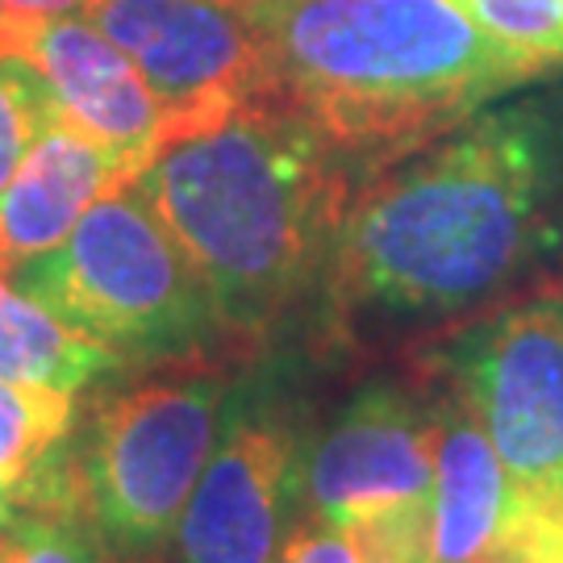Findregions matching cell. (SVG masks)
I'll return each mask as SVG.
<instances>
[{"instance_id":"obj_1","label":"cell","mask_w":563,"mask_h":563,"mask_svg":"<svg viewBox=\"0 0 563 563\" xmlns=\"http://www.w3.org/2000/svg\"><path fill=\"white\" fill-rule=\"evenodd\" d=\"M563 192V101L501 97L360 180L322 301L330 322L451 318L539 260Z\"/></svg>"},{"instance_id":"obj_2","label":"cell","mask_w":563,"mask_h":563,"mask_svg":"<svg viewBox=\"0 0 563 563\" xmlns=\"http://www.w3.org/2000/svg\"><path fill=\"white\" fill-rule=\"evenodd\" d=\"M360 180V167L280 97L167 139L134 176L239 355L322 297Z\"/></svg>"},{"instance_id":"obj_3","label":"cell","mask_w":563,"mask_h":563,"mask_svg":"<svg viewBox=\"0 0 563 563\" xmlns=\"http://www.w3.org/2000/svg\"><path fill=\"white\" fill-rule=\"evenodd\" d=\"M272 97L309 118L346 159L380 172L484 104L551 80L460 0H242Z\"/></svg>"},{"instance_id":"obj_4","label":"cell","mask_w":563,"mask_h":563,"mask_svg":"<svg viewBox=\"0 0 563 563\" xmlns=\"http://www.w3.org/2000/svg\"><path fill=\"white\" fill-rule=\"evenodd\" d=\"M9 280L121 367H188L225 346L205 284L134 180Z\"/></svg>"},{"instance_id":"obj_5","label":"cell","mask_w":563,"mask_h":563,"mask_svg":"<svg viewBox=\"0 0 563 563\" xmlns=\"http://www.w3.org/2000/svg\"><path fill=\"white\" fill-rule=\"evenodd\" d=\"M230 380L209 363L159 367L101 393L67 463L104 563H163L222 434Z\"/></svg>"},{"instance_id":"obj_6","label":"cell","mask_w":563,"mask_h":563,"mask_svg":"<svg viewBox=\"0 0 563 563\" xmlns=\"http://www.w3.org/2000/svg\"><path fill=\"white\" fill-rule=\"evenodd\" d=\"M476 418L518 497L563 518V301L501 305L463 325L430 363Z\"/></svg>"},{"instance_id":"obj_7","label":"cell","mask_w":563,"mask_h":563,"mask_svg":"<svg viewBox=\"0 0 563 563\" xmlns=\"http://www.w3.org/2000/svg\"><path fill=\"white\" fill-rule=\"evenodd\" d=\"M80 13L151 84L167 113V139L272 97L242 0H88Z\"/></svg>"},{"instance_id":"obj_8","label":"cell","mask_w":563,"mask_h":563,"mask_svg":"<svg viewBox=\"0 0 563 563\" xmlns=\"http://www.w3.org/2000/svg\"><path fill=\"white\" fill-rule=\"evenodd\" d=\"M301 505V434L276 401L230 397L176 526V563H276Z\"/></svg>"},{"instance_id":"obj_9","label":"cell","mask_w":563,"mask_h":563,"mask_svg":"<svg viewBox=\"0 0 563 563\" xmlns=\"http://www.w3.org/2000/svg\"><path fill=\"white\" fill-rule=\"evenodd\" d=\"M430 405L405 384L367 380L301 451V505L334 526L430 505Z\"/></svg>"},{"instance_id":"obj_10","label":"cell","mask_w":563,"mask_h":563,"mask_svg":"<svg viewBox=\"0 0 563 563\" xmlns=\"http://www.w3.org/2000/svg\"><path fill=\"white\" fill-rule=\"evenodd\" d=\"M0 51H18L42 76L59 118L113 151L134 176L172 134L151 84L84 13L0 21Z\"/></svg>"},{"instance_id":"obj_11","label":"cell","mask_w":563,"mask_h":563,"mask_svg":"<svg viewBox=\"0 0 563 563\" xmlns=\"http://www.w3.org/2000/svg\"><path fill=\"white\" fill-rule=\"evenodd\" d=\"M134 172L59 113L42 130L13 184L0 192V272L55 251L92 205Z\"/></svg>"},{"instance_id":"obj_12","label":"cell","mask_w":563,"mask_h":563,"mask_svg":"<svg viewBox=\"0 0 563 563\" xmlns=\"http://www.w3.org/2000/svg\"><path fill=\"white\" fill-rule=\"evenodd\" d=\"M430 434H434L430 551L434 563H476V555L518 514L522 497L488 434L446 388H434Z\"/></svg>"},{"instance_id":"obj_13","label":"cell","mask_w":563,"mask_h":563,"mask_svg":"<svg viewBox=\"0 0 563 563\" xmlns=\"http://www.w3.org/2000/svg\"><path fill=\"white\" fill-rule=\"evenodd\" d=\"M113 372L121 363L104 346L67 330L0 272V380L84 397Z\"/></svg>"},{"instance_id":"obj_14","label":"cell","mask_w":563,"mask_h":563,"mask_svg":"<svg viewBox=\"0 0 563 563\" xmlns=\"http://www.w3.org/2000/svg\"><path fill=\"white\" fill-rule=\"evenodd\" d=\"M76 434V397L55 388L0 380V472L25 505L67 481V446Z\"/></svg>"},{"instance_id":"obj_15","label":"cell","mask_w":563,"mask_h":563,"mask_svg":"<svg viewBox=\"0 0 563 563\" xmlns=\"http://www.w3.org/2000/svg\"><path fill=\"white\" fill-rule=\"evenodd\" d=\"M0 563H104L101 547L76 505L71 463H67V481L55 493L21 505L18 522L0 539Z\"/></svg>"},{"instance_id":"obj_16","label":"cell","mask_w":563,"mask_h":563,"mask_svg":"<svg viewBox=\"0 0 563 563\" xmlns=\"http://www.w3.org/2000/svg\"><path fill=\"white\" fill-rule=\"evenodd\" d=\"M55 113L59 109L38 71L18 51H0V192L13 184Z\"/></svg>"},{"instance_id":"obj_17","label":"cell","mask_w":563,"mask_h":563,"mask_svg":"<svg viewBox=\"0 0 563 563\" xmlns=\"http://www.w3.org/2000/svg\"><path fill=\"white\" fill-rule=\"evenodd\" d=\"M484 34L547 71H563V0H460Z\"/></svg>"},{"instance_id":"obj_18","label":"cell","mask_w":563,"mask_h":563,"mask_svg":"<svg viewBox=\"0 0 563 563\" xmlns=\"http://www.w3.org/2000/svg\"><path fill=\"white\" fill-rule=\"evenodd\" d=\"M476 563H563V518L543 505L522 501Z\"/></svg>"},{"instance_id":"obj_19","label":"cell","mask_w":563,"mask_h":563,"mask_svg":"<svg viewBox=\"0 0 563 563\" xmlns=\"http://www.w3.org/2000/svg\"><path fill=\"white\" fill-rule=\"evenodd\" d=\"M276 563H372L360 551V543L334 522H322L313 514H301L288 539L280 547V560Z\"/></svg>"},{"instance_id":"obj_20","label":"cell","mask_w":563,"mask_h":563,"mask_svg":"<svg viewBox=\"0 0 563 563\" xmlns=\"http://www.w3.org/2000/svg\"><path fill=\"white\" fill-rule=\"evenodd\" d=\"M88 0H0V21H30L51 13H80Z\"/></svg>"},{"instance_id":"obj_21","label":"cell","mask_w":563,"mask_h":563,"mask_svg":"<svg viewBox=\"0 0 563 563\" xmlns=\"http://www.w3.org/2000/svg\"><path fill=\"white\" fill-rule=\"evenodd\" d=\"M21 505H25V497H21V488L4 472H0V539L9 534V526L18 522Z\"/></svg>"}]
</instances>
